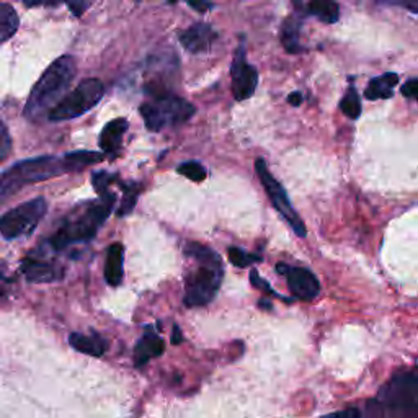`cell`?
Masks as SVG:
<instances>
[{"instance_id":"cell-33","label":"cell","mask_w":418,"mask_h":418,"mask_svg":"<svg viewBox=\"0 0 418 418\" xmlns=\"http://www.w3.org/2000/svg\"><path fill=\"white\" fill-rule=\"evenodd\" d=\"M183 341V337H181V330L178 325H174V332H172V344L174 345H180Z\"/></svg>"},{"instance_id":"cell-19","label":"cell","mask_w":418,"mask_h":418,"mask_svg":"<svg viewBox=\"0 0 418 418\" xmlns=\"http://www.w3.org/2000/svg\"><path fill=\"white\" fill-rule=\"evenodd\" d=\"M301 15L296 12L285 20L283 28H281V43L283 48L291 54L301 53V43H299V32H301Z\"/></svg>"},{"instance_id":"cell-30","label":"cell","mask_w":418,"mask_h":418,"mask_svg":"<svg viewBox=\"0 0 418 418\" xmlns=\"http://www.w3.org/2000/svg\"><path fill=\"white\" fill-rule=\"evenodd\" d=\"M90 2H70V4H65V7H67L70 12H72L75 17H82V13H85V10L90 7Z\"/></svg>"},{"instance_id":"cell-23","label":"cell","mask_w":418,"mask_h":418,"mask_svg":"<svg viewBox=\"0 0 418 418\" xmlns=\"http://www.w3.org/2000/svg\"><path fill=\"white\" fill-rule=\"evenodd\" d=\"M340 110L345 117H348L350 119H358L361 115V100L360 95L356 92V89L353 85H350L348 90H346L345 97L340 100Z\"/></svg>"},{"instance_id":"cell-10","label":"cell","mask_w":418,"mask_h":418,"mask_svg":"<svg viewBox=\"0 0 418 418\" xmlns=\"http://www.w3.org/2000/svg\"><path fill=\"white\" fill-rule=\"evenodd\" d=\"M230 77H233V95L237 102L250 98L255 93L256 85H259V72L254 65L247 63L244 41H240L237 51H235Z\"/></svg>"},{"instance_id":"cell-27","label":"cell","mask_w":418,"mask_h":418,"mask_svg":"<svg viewBox=\"0 0 418 418\" xmlns=\"http://www.w3.org/2000/svg\"><path fill=\"white\" fill-rule=\"evenodd\" d=\"M250 283L254 285L255 288H259V289H261V291H265V293H268V294H271V296H276V298H281L285 302H291L289 298H285V296H281V294L276 293L275 289H271V286H270L268 283H266V281H265L263 278H260L259 271H256V270H252V271H250Z\"/></svg>"},{"instance_id":"cell-29","label":"cell","mask_w":418,"mask_h":418,"mask_svg":"<svg viewBox=\"0 0 418 418\" xmlns=\"http://www.w3.org/2000/svg\"><path fill=\"white\" fill-rule=\"evenodd\" d=\"M402 95L409 100H418V77H414L402 85Z\"/></svg>"},{"instance_id":"cell-11","label":"cell","mask_w":418,"mask_h":418,"mask_svg":"<svg viewBox=\"0 0 418 418\" xmlns=\"http://www.w3.org/2000/svg\"><path fill=\"white\" fill-rule=\"evenodd\" d=\"M276 270H278L280 275L286 276V281H288V286L291 293L294 294V298L301 301H312L317 298L320 291V283L311 270L286 263H278Z\"/></svg>"},{"instance_id":"cell-21","label":"cell","mask_w":418,"mask_h":418,"mask_svg":"<svg viewBox=\"0 0 418 418\" xmlns=\"http://www.w3.org/2000/svg\"><path fill=\"white\" fill-rule=\"evenodd\" d=\"M307 15H312L322 23H337L340 18V8L335 2H311L307 5Z\"/></svg>"},{"instance_id":"cell-28","label":"cell","mask_w":418,"mask_h":418,"mask_svg":"<svg viewBox=\"0 0 418 418\" xmlns=\"http://www.w3.org/2000/svg\"><path fill=\"white\" fill-rule=\"evenodd\" d=\"M12 150V138H10L8 129L5 128L2 121H0V160H4Z\"/></svg>"},{"instance_id":"cell-32","label":"cell","mask_w":418,"mask_h":418,"mask_svg":"<svg viewBox=\"0 0 418 418\" xmlns=\"http://www.w3.org/2000/svg\"><path fill=\"white\" fill-rule=\"evenodd\" d=\"M188 5L191 8H195V10H198L200 13H204L206 10H209V8H213L214 5L213 4H209V2H188Z\"/></svg>"},{"instance_id":"cell-36","label":"cell","mask_w":418,"mask_h":418,"mask_svg":"<svg viewBox=\"0 0 418 418\" xmlns=\"http://www.w3.org/2000/svg\"><path fill=\"white\" fill-rule=\"evenodd\" d=\"M259 306L263 307V309H271V304H270V302H266V299H261L259 302Z\"/></svg>"},{"instance_id":"cell-3","label":"cell","mask_w":418,"mask_h":418,"mask_svg":"<svg viewBox=\"0 0 418 418\" xmlns=\"http://www.w3.org/2000/svg\"><path fill=\"white\" fill-rule=\"evenodd\" d=\"M115 203H117V196L113 191H110V193L100 196L97 203L89 204L85 209L70 214L56 230L49 244L53 245L54 250H63L72 244L92 240L105 224V221L108 219V216L112 214Z\"/></svg>"},{"instance_id":"cell-12","label":"cell","mask_w":418,"mask_h":418,"mask_svg":"<svg viewBox=\"0 0 418 418\" xmlns=\"http://www.w3.org/2000/svg\"><path fill=\"white\" fill-rule=\"evenodd\" d=\"M218 39V33L208 23H196L178 34V41L191 54L208 53Z\"/></svg>"},{"instance_id":"cell-22","label":"cell","mask_w":418,"mask_h":418,"mask_svg":"<svg viewBox=\"0 0 418 418\" xmlns=\"http://www.w3.org/2000/svg\"><path fill=\"white\" fill-rule=\"evenodd\" d=\"M64 157L72 165L74 172H77V170H82L84 167H89V165L102 162L105 159V154L93 152V150H75V152L65 154Z\"/></svg>"},{"instance_id":"cell-31","label":"cell","mask_w":418,"mask_h":418,"mask_svg":"<svg viewBox=\"0 0 418 418\" xmlns=\"http://www.w3.org/2000/svg\"><path fill=\"white\" fill-rule=\"evenodd\" d=\"M320 418H363L358 409H346L341 412H335V414L320 417Z\"/></svg>"},{"instance_id":"cell-18","label":"cell","mask_w":418,"mask_h":418,"mask_svg":"<svg viewBox=\"0 0 418 418\" xmlns=\"http://www.w3.org/2000/svg\"><path fill=\"white\" fill-rule=\"evenodd\" d=\"M399 82V75L394 72H386L370 80L366 87V98L367 100H387L392 97V89Z\"/></svg>"},{"instance_id":"cell-35","label":"cell","mask_w":418,"mask_h":418,"mask_svg":"<svg viewBox=\"0 0 418 418\" xmlns=\"http://www.w3.org/2000/svg\"><path fill=\"white\" fill-rule=\"evenodd\" d=\"M394 5H397V7H404L407 10H412L414 13H418V2H404V4H399V2H394Z\"/></svg>"},{"instance_id":"cell-15","label":"cell","mask_w":418,"mask_h":418,"mask_svg":"<svg viewBox=\"0 0 418 418\" xmlns=\"http://www.w3.org/2000/svg\"><path fill=\"white\" fill-rule=\"evenodd\" d=\"M165 351L164 340L157 334H154L152 329H148V332L141 337L134 350V363L136 366H144L150 358H157Z\"/></svg>"},{"instance_id":"cell-8","label":"cell","mask_w":418,"mask_h":418,"mask_svg":"<svg viewBox=\"0 0 418 418\" xmlns=\"http://www.w3.org/2000/svg\"><path fill=\"white\" fill-rule=\"evenodd\" d=\"M103 95L105 87L98 79H85L72 92H69L60 100L58 107L49 113L48 119L53 121V123H58V121H67L82 117V115L90 112L95 105H98Z\"/></svg>"},{"instance_id":"cell-9","label":"cell","mask_w":418,"mask_h":418,"mask_svg":"<svg viewBox=\"0 0 418 418\" xmlns=\"http://www.w3.org/2000/svg\"><path fill=\"white\" fill-rule=\"evenodd\" d=\"M255 170L261 181V185H263L266 195H268L271 204L275 206V209L278 211L281 216H283L286 223H288L291 226V229H293L296 233V235H299V237H306L307 229H306L304 223H302L301 216L296 213L294 206L291 204L288 193H286L283 185H281L280 181L276 180L273 175H271L263 159H256Z\"/></svg>"},{"instance_id":"cell-17","label":"cell","mask_w":418,"mask_h":418,"mask_svg":"<svg viewBox=\"0 0 418 418\" xmlns=\"http://www.w3.org/2000/svg\"><path fill=\"white\" fill-rule=\"evenodd\" d=\"M69 344L74 350L90 356H102L105 351H107V346H108L103 337H100L98 334L85 335V334H77V332H75V334H70Z\"/></svg>"},{"instance_id":"cell-5","label":"cell","mask_w":418,"mask_h":418,"mask_svg":"<svg viewBox=\"0 0 418 418\" xmlns=\"http://www.w3.org/2000/svg\"><path fill=\"white\" fill-rule=\"evenodd\" d=\"M376 404L391 418H418V370L392 377L381 389Z\"/></svg>"},{"instance_id":"cell-13","label":"cell","mask_w":418,"mask_h":418,"mask_svg":"<svg viewBox=\"0 0 418 418\" xmlns=\"http://www.w3.org/2000/svg\"><path fill=\"white\" fill-rule=\"evenodd\" d=\"M22 273L25 275L28 283L33 285H48L56 283L63 280V268L51 261H39L33 259H25L22 263Z\"/></svg>"},{"instance_id":"cell-37","label":"cell","mask_w":418,"mask_h":418,"mask_svg":"<svg viewBox=\"0 0 418 418\" xmlns=\"http://www.w3.org/2000/svg\"><path fill=\"white\" fill-rule=\"evenodd\" d=\"M2 296H4V293H2V288H0V298H2Z\"/></svg>"},{"instance_id":"cell-34","label":"cell","mask_w":418,"mask_h":418,"mask_svg":"<svg viewBox=\"0 0 418 418\" xmlns=\"http://www.w3.org/2000/svg\"><path fill=\"white\" fill-rule=\"evenodd\" d=\"M288 102L293 105V107H299L301 105V102H302V95H301V92H293L289 95L288 97Z\"/></svg>"},{"instance_id":"cell-6","label":"cell","mask_w":418,"mask_h":418,"mask_svg":"<svg viewBox=\"0 0 418 418\" xmlns=\"http://www.w3.org/2000/svg\"><path fill=\"white\" fill-rule=\"evenodd\" d=\"M139 112L143 115L145 128L152 133H159L169 128H178L186 123L193 118L196 108L188 100L167 93L150 97V100L141 105Z\"/></svg>"},{"instance_id":"cell-25","label":"cell","mask_w":418,"mask_h":418,"mask_svg":"<svg viewBox=\"0 0 418 418\" xmlns=\"http://www.w3.org/2000/svg\"><path fill=\"white\" fill-rule=\"evenodd\" d=\"M228 255H229L230 263H233L234 266H237V268H245V266H249L252 263L261 261L260 255L249 254V252H245L244 249H239V247H229Z\"/></svg>"},{"instance_id":"cell-16","label":"cell","mask_w":418,"mask_h":418,"mask_svg":"<svg viewBox=\"0 0 418 418\" xmlns=\"http://www.w3.org/2000/svg\"><path fill=\"white\" fill-rule=\"evenodd\" d=\"M123 261H124V249L119 242H115L108 247L107 261H105V280L110 286L121 285L123 281Z\"/></svg>"},{"instance_id":"cell-14","label":"cell","mask_w":418,"mask_h":418,"mask_svg":"<svg viewBox=\"0 0 418 418\" xmlns=\"http://www.w3.org/2000/svg\"><path fill=\"white\" fill-rule=\"evenodd\" d=\"M129 128V123L126 118H117L105 126L102 134H100L98 144L103 154L118 155L123 145V136Z\"/></svg>"},{"instance_id":"cell-26","label":"cell","mask_w":418,"mask_h":418,"mask_svg":"<svg viewBox=\"0 0 418 418\" xmlns=\"http://www.w3.org/2000/svg\"><path fill=\"white\" fill-rule=\"evenodd\" d=\"M177 172L191 181H203L206 177H208L206 169L200 162H195V160L180 164L177 167Z\"/></svg>"},{"instance_id":"cell-24","label":"cell","mask_w":418,"mask_h":418,"mask_svg":"<svg viewBox=\"0 0 418 418\" xmlns=\"http://www.w3.org/2000/svg\"><path fill=\"white\" fill-rule=\"evenodd\" d=\"M119 185L124 191V198H123V203H121V206L118 208V216H126L134 209L136 201H138L139 185L138 183H124V181H119Z\"/></svg>"},{"instance_id":"cell-20","label":"cell","mask_w":418,"mask_h":418,"mask_svg":"<svg viewBox=\"0 0 418 418\" xmlns=\"http://www.w3.org/2000/svg\"><path fill=\"white\" fill-rule=\"evenodd\" d=\"M18 27L20 18L17 10L8 4H0V43L12 38Z\"/></svg>"},{"instance_id":"cell-1","label":"cell","mask_w":418,"mask_h":418,"mask_svg":"<svg viewBox=\"0 0 418 418\" xmlns=\"http://www.w3.org/2000/svg\"><path fill=\"white\" fill-rule=\"evenodd\" d=\"M75 75H77V63L72 56H60L54 60L33 85L23 110L25 117L32 121L49 117V113L65 97Z\"/></svg>"},{"instance_id":"cell-2","label":"cell","mask_w":418,"mask_h":418,"mask_svg":"<svg viewBox=\"0 0 418 418\" xmlns=\"http://www.w3.org/2000/svg\"><path fill=\"white\" fill-rule=\"evenodd\" d=\"M185 254L200 263L198 268L186 276L185 298L186 307H201L209 304L218 294L223 283L224 265L219 254H216L208 245L198 242H188L185 245Z\"/></svg>"},{"instance_id":"cell-4","label":"cell","mask_w":418,"mask_h":418,"mask_svg":"<svg viewBox=\"0 0 418 418\" xmlns=\"http://www.w3.org/2000/svg\"><path fill=\"white\" fill-rule=\"evenodd\" d=\"M69 172H74V169L65 157L39 155L34 159L20 160V162L0 174V204L12 198L15 193H18L27 185L56 178L59 175Z\"/></svg>"},{"instance_id":"cell-7","label":"cell","mask_w":418,"mask_h":418,"mask_svg":"<svg viewBox=\"0 0 418 418\" xmlns=\"http://www.w3.org/2000/svg\"><path fill=\"white\" fill-rule=\"evenodd\" d=\"M48 211V203L43 196L30 200L10 209L0 218V234L7 240L28 237L34 233Z\"/></svg>"}]
</instances>
